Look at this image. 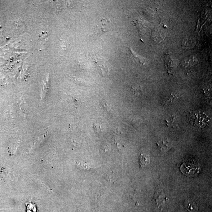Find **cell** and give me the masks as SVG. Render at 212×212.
Wrapping results in <instances>:
<instances>
[{"mask_svg":"<svg viewBox=\"0 0 212 212\" xmlns=\"http://www.w3.org/2000/svg\"><path fill=\"white\" fill-rule=\"evenodd\" d=\"M127 50L128 54L132 58V60L135 61V64L140 66L144 65L145 64L146 61L145 59L134 52L130 48H127Z\"/></svg>","mask_w":212,"mask_h":212,"instance_id":"cell-1","label":"cell"},{"mask_svg":"<svg viewBox=\"0 0 212 212\" xmlns=\"http://www.w3.org/2000/svg\"><path fill=\"white\" fill-rule=\"evenodd\" d=\"M94 62L97 65V67L99 70L100 73L103 76L107 74L108 72V69L105 61L103 59L96 58L94 60Z\"/></svg>","mask_w":212,"mask_h":212,"instance_id":"cell-2","label":"cell"},{"mask_svg":"<svg viewBox=\"0 0 212 212\" xmlns=\"http://www.w3.org/2000/svg\"><path fill=\"white\" fill-rule=\"evenodd\" d=\"M48 79H49V76H48V75H47L44 78L43 80L42 81V83H41L40 95L41 99L42 100L45 99L47 91H48V81H49Z\"/></svg>","mask_w":212,"mask_h":212,"instance_id":"cell-3","label":"cell"},{"mask_svg":"<svg viewBox=\"0 0 212 212\" xmlns=\"http://www.w3.org/2000/svg\"><path fill=\"white\" fill-rule=\"evenodd\" d=\"M180 96V94L179 93H174L173 94H171L169 96L165 99L163 102V104L168 105V104H173L174 101L179 99Z\"/></svg>","mask_w":212,"mask_h":212,"instance_id":"cell-4","label":"cell"},{"mask_svg":"<svg viewBox=\"0 0 212 212\" xmlns=\"http://www.w3.org/2000/svg\"><path fill=\"white\" fill-rule=\"evenodd\" d=\"M166 67L168 70H171L176 65V63L175 62L169 54H166Z\"/></svg>","mask_w":212,"mask_h":212,"instance_id":"cell-5","label":"cell"},{"mask_svg":"<svg viewBox=\"0 0 212 212\" xmlns=\"http://www.w3.org/2000/svg\"><path fill=\"white\" fill-rule=\"evenodd\" d=\"M150 163V158L148 156H145L141 154L140 156V168H144L147 166Z\"/></svg>","mask_w":212,"mask_h":212,"instance_id":"cell-6","label":"cell"},{"mask_svg":"<svg viewBox=\"0 0 212 212\" xmlns=\"http://www.w3.org/2000/svg\"><path fill=\"white\" fill-rule=\"evenodd\" d=\"M157 144L158 146L160 147V149L162 151H165L168 149L170 147V144L167 139L159 141L157 142Z\"/></svg>","mask_w":212,"mask_h":212,"instance_id":"cell-7","label":"cell"},{"mask_svg":"<svg viewBox=\"0 0 212 212\" xmlns=\"http://www.w3.org/2000/svg\"><path fill=\"white\" fill-rule=\"evenodd\" d=\"M26 208H27V212H35L37 211L35 205L29 202V203H26Z\"/></svg>","mask_w":212,"mask_h":212,"instance_id":"cell-8","label":"cell"},{"mask_svg":"<svg viewBox=\"0 0 212 212\" xmlns=\"http://www.w3.org/2000/svg\"><path fill=\"white\" fill-rule=\"evenodd\" d=\"M173 116H171L166 120V124L169 125L171 126H176V119Z\"/></svg>","mask_w":212,"mask_h":212,"instance_id":"cell-9","label":"cell"},{"mask_svg":"<svg viewBox=\"0 0 212 212\" xmlns=\"http://www.w3.org/2000/svg\"><path fill=\"white\" fill-rule=\"evenodd\" d=\"M20 110H21L22 112H24L23 113H24V112L26 108V107L25 106L24 101H23V100L21 99L20 100Z\"/></svg>","mask_w":212,"mask_h":212,"instance_id":"cell-10","label":"cell"},{"mask_svg":"<svg viewBox=\"0 0 212 212\" xmlns=\"http://www.w3.org/2000/svg\"><path fill=\"white\" fill-rule=\"evenodd\" d=\"M94 128L96 130H100V129H101V127L100 126H99L98 125H96L95 124H94Z\"/></svg>","mask_w":212,"mask_h":212,"instance_id":"cell-11","label":"cell"}]
</instances>
